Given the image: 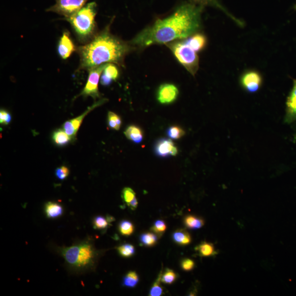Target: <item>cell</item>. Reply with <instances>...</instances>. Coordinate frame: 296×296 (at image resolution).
<instances>
[{
    "label": "cell",
    "mask_w": 296,
    "mask_h": 296,
    "mask_svg": "<svg viewBox=\"0 0 296 296\" xmlns=\"http://www.w3.org/2000/svg\"><path fill=\"white\" fill-rule=\"evenodd\" d=\"M203 8L192 2L184 3L170 16L139 33L131 43L144 48L186 39L200 30Z\"/></svg>",
    "instance_id": "obj_1"
},
{
    "label": "cell",
    "mask_w": 296,
    "mask_h": 296,
    "mask_svg": "<svg viewBox=\"0 0 296 296\" xmlns=\"http://www.w3.org/2000/svg\"><path fill=\"white\" fill-rule=\"evenodd\" d=\"M77 50L80 57V69L89 71L104 64L122 65L131 47L111 34L108 26Z\"/></svg>",
    "instance_id": "obj_2"
},
{
    "label": "cell",
    "mask_w": 296,
    "mask_h": 296,
    "mask_svg": "<svg viewBox=\"0 0 296 296\" xmlns=\"http://www.w3.org/2000/svg\"><path fill=\"white\" fill-rule=\"evenodd\" d=\"M60 252L69 267L77 271L94 268L99 253L89 241H83L60 249Z\"/></svg>",
    "instance_id": "obj_3"
},
{
    "label": "cell",
    "mask_w": 296,
    "mask_h": 296,
    "mask_svg": "<svg viewBox=\"0 0 296 296\" xmlns=\"http://www.w3.org/2000/svg\"><path fill=\"white\" fill-rule=\"evenodd\" d=\"M97 8L96 2L89 3L75 14L65 18L71 24L78 38L81 41L89 40L95 30Z\"/></svg>",
    "instance_id": "obj_4"
},
{
    "label": "cell",
    "mask_w": 296,
    "mask_h": 296,
    "mask_svg": "<svg viewBox=\"0 0 296 296\" xmlns=\"http://www.w3.org/2000/svg\"><path fill=\"white\" fill-rule=\"evenodd\" d=\"M180 64L195 76L199 68V59L197 52L189 46L185 40L175 41L166 44Z\"/></svg>",
    "instance_id": "obj_5"
},
{
    "label": "cell",
    "mask_w": 296,
    "mask_h": 296,
    "mask_svg": "<svg viewBox=\"0 0 296 296\" xmlns=\"http://www.w3.org/2000/svg\"><path fill=\"white\" fill-rule=\"evenodd\" d=\"M106 64H102L97 67L89 70L87 84L77 97H91L94 100H96L97 98L101 97V94L98 90V83L101 74L104 71Z\"/></svg>",
    "instance_id": "obj_6"
},
{
    "label": "cell",
    "mask_w": 296,
    "mask_h": 296,
    "mask_svg": "<svg viewBox=\"0 0 296 296\" xmlns=\"http://www.w3.org/2000/svg\"><path fill=\"white\" fill-rule=\"evenodd\" d=\"M88 0H56L55 5L49 8L47 11L70 17L83 7Z\"/></svg>",
    "instance_id": "obj_7"
},
{
    "label": "cell",
    "mask_w": 296,
    "mask_h": 296,
    "mask_svg": "<svg viewBox=\"0 0 296 296\" xmlns=\"http://www.w3.org/2000/svg\"><path fill=\"white\" fill-rule=\"evenodd\" d=\"M263 82L261 74L255 70H248L240 77L241 87L249 93H255L261 89Z\"/></svg>",
    "instance_id": "obj_8"
},
{
    "label": "cell",
    "mask_w": 296,
    "mask_h": 296,
    "mask_svg": "<svg viewBox=\"0 0 296 296\" xmlns=\"http://www.w3.org/2000/svg\"><path fill=\"white\" fill-rule=\"evenodd\" d=\"M178 94V89L175 85L164 84L159 88L156 97L160 104H170L177 100Z\"/></svg>",
    "instance_id": "obj_9"
},
{
    "label": "cell",
    "mask_w": 296,
    "mask_h": 296,
    "mask_svg": "<svg viewBox=\"0 0 296 296\" xmlns=\"http://www.w3.org/2000/svg\"><path fill=\"white\" fill-rule=\"evenodd\" d=\"M154 152L160 157L166 158L178 155V147L170 139L162 138L158 140L154 146Z\"/></svg>",
    "instance_id": "obj_10"
},
{
    "label": "cell",
    "mask_w": 296,
    "mask_h": 296,
    "mask_svg": "<svg viewBox=\"0 0 296 296\" xmlns=\"http://www.w3.org/2000/svg\"><path fill=\"white\" fill-rule=\"evenodd\" d=\"M285 112V123L291 124L296 121V79H293V88L286 99Z\"/></svg>",
    "instance_id": "obj_11"
},
{
    "label": "cell",
    "mask_w": 296,
    "mask_h": 296,
    "mask_svg": "<svg viewBox=\"0 0 296 296\" xmlns=\"http://www.w3.org/2000/svg\"><path fill=\"white\" fill-rule=\"evenodd\" d=\"M74 45L68 32H64L61 37L58 46V52L61 59H67L75 51Z\"/></svg>",
    "instance_id": "obj_12"
},
{
    "label": "cell",
    "mask_w": 296,
    "mask_h": 296,
    "mask_svg": "<svg viewBox=\"0 0 296 296\" xmlns=\"http://www.w3.org/2000/svg\"><path fill=\"white\" fill-rule=\"evenodd\" d=\"M184 40L189 46L197 53L203 51L207 43V37L201 33L196 32Z\"/></svg>",
    "instance_id": "obj_13"
},
{
    "label": "cell",
    "mask_w": 296,
    "mask_h": 296,
    "mask_svg": "<svg viewBox=\"0 0 296 296\" xmlns=\"http://www.w3.org/2000/svg\"><path fill=\"white\" fill-rule=\"evenodd\" d=\"M119 75L118 70L116 65L108 63L101 78V83L104 86H109L113 81L116 80Z\"/></svg>",
    "instance_id": "obj_14"
},
{
    "label": "cell",
    "mask_w": 296,
    "mask_h": 296,
    "mask_svg": "<svg viewBox=\"0 0 296 296\" xmlns=\"http://www.w3.org/2000/svg\"><path fill=\"white\" fill-rule=\"evenodd\" d=\"M124 134L127 139L135 143H141L143 139V131L137 126L131 125L127 127Z\"/></svg>",
    "instance_id": "obj_15"
},
{
    "label": "cell",
    "mask_w": 296,
    "mask_h": 296,
    "mask_svg": "<svg viewBox=\"0 0 296 296\" xmlns=\"http://www.w3.org/2000/svg\"><path fill=\"white\" fill-rule=\"evenodd\" d=\"M44 212L48 219H57L63 215V208L59 204L48 202L45 205Z\"/></svg>",
    "instance_id": "obj_16"
},
{
    "label": "cell",
    "mask_w": 296,
    "mask_h": 296,
    "mask_svg": "<svg viewBox=\"0 0 296 296\" xmlns=\"http://www.w3.org/2000/svg\"><path fill=\"white\" fill-rule=\"evenodd\" d=\"M191 2L196 4L197 5L201 6H210L215 7L223 11L224 13L228 15L229 17L232 18L234 21L237 22V24L242 26V23L240 20L236 19L234 16L230 15L229 12L225 9L223 6H222L220 3L217 1V0H191Z\"/></svg>",
    "instance_id": "obj_17"
},
{
    "label": "cell",
    "mask_w": 296,
    "mask_h": 296,
    "mask_svg": "<svg viewBox=\"0 0 296 296\" xmlns=\"http://www.w3.org/2000/svg\"><path fill=\"white\" fill-rule=\"evenodd\" d=\"M52 138L56 145L59 147L68 145L73 139L62 129L56 130L52 134Z\"/></svg>",
    "instance_id": "obj_18"
},
{
    "label": "cell",
    "mask_w": 296,
    "mask_h": 296,
    "mask_svg": "<svg viewBox=\"0 0 296 296\" xmlns=\"http://www.w3.org/2000/svg\"><path fill=\"white\" fill-rule=\"evenodd\" d=\"M106 101V100L104 99V100H100L95 103L93 105L89 107V108L85 111L84 113H82L80 116L76 117V118H74L72 119V120H69L71 121L72 125L74 126V128H75L76 131L78 132L82 124V121H83L84 119L86 118V115H87L93 109L97 108V107L101 105L102 104H104L105 102Z\"/></svg>",
    "instance_id": "obj_19"
},
{
    "label": "cell",
    "mask_w": 296,
    "mask_h": 296,
    "mask_svg": "<svg viewBox=\"0 0 296 296\" xmlns=\"http://www.w3.org/2000/svg\"><path fill=\"white\" fill-rule=\"evenodd\" d=\"M195 250L202 257H209L217 254L213 245L207 242L201 243L196 247Z\"/></svg>",
    "instance_id": "obj_20"
},
{
    "label": "cell",
    "mask_w": 296,
    "mask_h": 296,
    "mask_svg": "<svg viewBox=\"0 0 296 296\" xmlns=\"http://www.w3.org/2000/svg\"><path fill=\"white\" fill-rule=\"evenodd\" d=\"M174 241L180 245L186 246L191 243L192 238L188 232L183 230H178L173 234Z\"/></svg>",
    "instance_id": "obj_21"
},
{
    "label": "cell",
    "mask_w": 296,
    "mask_h": 296,
    "mask_svg": "<svg viewBox=\"0 0 296 296\" xmlns=\"http://www.w3.org/2000/svg\"><path fill=\"white\" fill-rule=\"evenodd\" d=\"M184 224L186 227L191 229H200L203 227L205 222L203 219L194 216L189 215L185 218Z\"/></svg>",
    "instance_id": "obj_22"
},
{
    "label": "cell",
    "mask_w": 296,
    "mask_h": 296,
    "mask_svg": "<svg viewBox=\"0 0 296 296\" xmlns=\"http://www.w3.org/2000/svg\"><path fill=\"white\" fill-rule=\"evenodd\" d=\"M139 281L138 274L135 271H130L123 279V286L129 288H133L137 285Z\"/></svg>",
    "instance_id": "obj_23"
},
{
    "label": "cell",
    "mask_w": 296,
    "mask_h": 296,
    "mask_svg": "<svg viewBox=\"0 0 296 296\" xmlns=\"http://www.w3.org/2000/svg\"><path fill=\"white\" fill-rule=\"evenodd\" d=\"M108 124L111 129L118 131L122 125V120L118 115L112 112H109L108 114Z\"/></svg>",
    "instance_id": "obj_24"
},
{
    "label": "cell",
    "mask_w": 296,
    "mask_h": 296,
    "mask_svg": "<svg viewBox=\"0 0 296 296\" xmlns=\"http://www.w3.org/2000/svg\"><path fill=\"white\" fill-rule=\"evenodd\" d=\"M119 231L123 236L129 237L134 232V226L129 221H122L119 224Z\"/></svg>",
    "instance_id": "obj_25"
},
{
    "label": "cell",
    "mask_w": 296,
    "mask_h": 296,
    "mask_svg": "<svg viewBox=\"0 0 296 296\" xmlns=\"http://www.w3.org/2000/svg\"><path fill=\"white\" fill-rule=\"evenodd\" d=\"M167 134L172 139H179L184 136L186 133L180 127L172 126L167 130Z\"/></svg>",
    "instance_id": "obj_26"
},
{
    "label": "cell",
    "mask_w": 296,
    "mask_h": 296,
    "mask_svg": "<svg viewBox=\"0 0 296 296\" xmlns=\"http://www.w3.org/2000/svg\"><path fill=\"white\" fill-rule=\"evenodd\" d=\"M140 240L143 245L146 246H153L158 241V237L155 234L151 233H146L142 234L140 237Z\"/></svg>",
    "instance_id": "obj_27"
},
{
    "label": "cell",
    "mask_w": 296,
    "mask_h": 296,
    "mask_svg": "<svg viewBox=\"0 0 296 296\" xmlns=\"http://www.w3.org/2000/svg\"><path fill=\"white\" fill-rule=\"evenodd\" d=\"M118 252L121 256L128 258L133 256L135 253V249L133 245L126 244L118 246Z\"/></svg>",
    "instance_id": "obj_28"
},
{
    "label": "cell",
    "mask_w": 296,
    "mask_h": 296,
    "mask_svg": "<svg viewBox=\"0 0 296 296\" xmlns=\"http://www.w3.org/2000/svg\"><path fill=\"white\" fill-rule=\"evenodd\" d=\"M178 275L174 270L170 269H166L164 273L162 274V281L165 284L170 285L174 282Z\"/></svg>",
    "instance_id": "obj_29"
},
{
    "label": "cell",
    "mask_w": 296,
    "mask_h": 296,
    "mask_svg": "<svg viewBox=\"0 0 296 296\" xmlns=\"http://www.w3.org/2000/svg\"><path fill=\"white\" fill-rule=\"evenodd\" d=\"M162 271L160 273L159 277L156 279L154 282L153 287L150 291L149 295L151 296H160L163 294V290L161 286H160V282L162 281Z\"/></svg>",
    "instance_id": "obj_30"
},
{
    "label": "cell",
    "mask_w": 296,
    "mask_h": 296,
    "mask_svg": "<svg viewBox=\"0 0 296 296\" xmlns=\"http://www.w3.org/2000/svg\"><path fill=\"white\" fill-rule=\"evenodd\" d=\"M135 197V192L130 188H125L122 192V198L124 202L129 204Z\"/></svg>",
    "instance_id": "obj_31"
},
{
    "label": "cell",
    "mask_w": 296,
    "mask_h": 296,
    "mask_svg": "<svg viewBox=\"0 0 296 296\" xmlns=\"http://www.w3.org/2000/svg\"><path fill=\"white\" fill-rule=\"evenodd\" d=\"M166 229V223H164V222L162 220H158L155 221L154 225L151 229L152 231L160 236L165 232Z\"/></svg>",
    "instance_id": "obj_32"
},
{
    "label": "cell",
    "mask_w": 296,
    "mask_h": 296,
    "mask_svg": "<svg viewBox=\"0 0 296 296\" xmlns=\"http://www.w3.org/2000/svg\"><path fill=\"white\" fill-rule=\"evenodd\" d=\"M109 222L102 216H97L94 219L93 224L95 229H104L108 227Z\"/></svg>",
    "instance_id": "obj_33"
},
{
    "label": "cell",
    "mask_w": 296,
    "mask_h": 296,
    "mask_svg": "<svg viewBox=\"0 0 296 296\" xmlns=\"http://www.w3.org/2000/svg\"><path fill=\"white\" fill-rule=\"evenodd\" d=\"M69 168L65 166L58 167L55 171L57 178L60 180L67 178L69 175Z\"/></svg>",
    "instance_id": "obj_34"
},
{
    "label": "cell",
    "mask_w": 296,
    "mask_h": 296,
    "mask_svg": "<svg viewBox=\"0 0 296 296\" xmlns=\"http://www.w3.org/2000/svg\"><path fill=\"white\" fill-rule=\"evenodd\" d=\"M63 129L69 136H71L73 139H75L77 133L71 121L69 120L66 121L63 124Z\"/></svg>",
    "instance_id": "obj_35"
},
{
    "label": "cell",
    "mask_w": 296,
    "mask_h": 296,
    "mask_svg": "<svg viewBox=\"0 0 296 296\" xmlns=\"http://www.w3.org/2000/svg\"><path fill=\"white\" fill-rule=\"evenodd\" d=\"M12 120L11 115L7 111L1 109L0 111V123L3 125L10 124Z\"/></svg>",
    "instance_id": "obj_36"
},
{
    "label": "cell",
    "mask_w": 296,
    "mask_h": 296,
    "mask_svg": "<svg viewBox=\"0 0 296 296\" xmlns=\"http://www.w3.org/2000/svg\"><path fill=\"white\" fill-rule=\"evenodd\" d=\"M181 266H182V269L185 271H191L194 268L195 263L191 260V259H184L182 263H181Z\"/></svg>",
    "instance_id": "obj_37"
},
{
    "label": "cell",
    "mask_w": 296,
    "mask_h": 296,
    "mask_svg": "<svg viewBox=\"0 0 296 296\" xmlns=\"http://www.w3.org/2000/svg\"><path fill=\"white\" fill-rule=\"evenodd\" d=\"M128 207L132 209V210H135L138 207V201L136 199V197L131 201L129 204H127Z\"/></svg>",
    "instance_id": "obj_38"
},
{
    "label": "cell",
    "mask_w": 296,
    "mask_h": 296,
    "mask_svg": "<svg viewBox=\"0 0 296 296\" xmlns=\"http://www.w3.org/2000/svg\"><path fill=\"white\" fill-rule=\"evenodd\" d=\"M106 220L109 222V223H111V222H112L115 221L114 218L109 215L107 216Z\"/></svg>",
    "instance_id": "obj_39"
},
{
    "label": "cell",
    "mask_w": 296,
    "mask_h": 296,
    "mask_svg": "<svg viewBox=\"0 0 296 296\" xmlns=\"http://www.w3.org/2000/svg\"><path fill=\"white\" fill-rule=\"evenodd\" d=\"M294 9H295V10H296V2L295 5H294Z\"/></svg>",
    "instance_id": "obj_40"
}]
</instances>
